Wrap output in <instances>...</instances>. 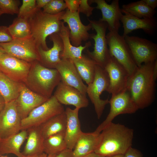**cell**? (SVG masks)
<instances>
[{"mask_svg":"<svg viewBox=\"0 0 157 157\" xmlns=\"http://www.w3.org/2000/svg\"><path fill=\"white\" fill-rule=\"evenodd\" d=\"M154 62L144 63L129 76L127 90L138 109H143L153 102L156 81L153 68Z\"/></svg>","mask_w":157,"mask_h":157,"instance_id":"1","label":"cell"},{"mask_svg":"<svg viewBox=\"0 0 157 157\" xmlns=\"http://www.w3.org/2000/svg\"><path fill=\"white\" fill-rule=\"evenodd\" d=\"M101 139L94 152L105 157L124 155L132 147L133 130L124 125L112 122L100 133Z\"/></svg>","mask_w":157,"mask_h":157,"instance_id":"2","label":"cell"},{"mask_svg":"<svg viewBox=\"0 0 157 157\" xmlns=\"http://www.w3.org/2000/svg\"><path fill=\"white\" fill-rule=\"evenodd\" d=\"M31 63V66L24 83L34 92L48 99L61 81L58 71L56 69L45 67L38 61Z\"/></svg>","mask_w":157,"mask_h":157,"instance_id":"3","label":"cell"},{"mask_svg":"<svg viewBox=\"0 0 157 157\" xmlns=\"http://www.w3.org/2000/svg\"><path fill=\"white\" fill-rule=\"evenodd\" d=\"M65 10L57 14L51 15L37 9L28 18L32 37L38 47L47 50V37L54 33H58L61 27V17Z\"/></svg>","mask_w":157,"mask_h":157,"instance_id":"4","label":"cell"},{"mask_svg":"<svg viewBox=\"0 0 157 157\" xmlns=\"http://www.w3.org/2000/svg\"><path fill=\"white\" fill-rule=\"evenodd\" d=\"M96 34H91L90 39L94 41V50L90 51L87 49L88 56L93 60L97 65L104 68L111 57L108 47L106 33L108 25L105 22L91 20L88 19Z\"/></svg>","mask_w":157,"mask_h":157,"instance_id":"5","label":"cell"},{"mask_svg":"<svg viewBox=\"0 0 157 157\" xmlns=\"http://www.w3.org/2000/svg\"><path fill=\"white\" fill-rule=\"evenodd\" d=\"M106 37L110 55L125 68L130 76L138 67L124 36L118 32H109Z\"/></svg>","mask_w":157,"mask_h":157,"instance_id":"6","label":"cell"},{"mask_svg":"<svg viewBox=\"0 0 157 157\" xmlns=\"http://www.w3.org/2000/svg\"><path fill=\"white\" fill-rule=\"evenodd\" d=\"M65 109L54 96L52 95L45 102L32 110L22 120V130L39 126L50 118L64 112Z\"/></svg>","mask_w":157,"mask_h":157,"instance_id":"7","label":"cell"},{"mask_svg":"<svg viewBox=\"0 0 157 157\" xmlns=\"http://www.w3.org/2000/svg\"><path fill=\"white\" fill-rule=\"evenodd\" d=\"M109 78L104 69L96 65L94 79L88 85L86 94L94 105L98 119L101 118L106 105L109 104L108 99L103 100L100 95L103 92L107 91L109 85Z\"/></svg>","mask_w":157,"mask_h":157,"instance_id":"8","label":"cell"},{"mask_svg":"<svg viewBox=\"0 0 157 157\" xmlns=\"http://www.w3.org/2000/svg\"><path fill=\"white\" fill-rule=\"evenodd\" d=\"M0 46L6 53L19 59L30 63L40 61L38 47L32 36L14 39L9 42L0 43Z\"/></svg>","mask_w":157,"mask_h":157,"instance_id":"9","label":"cell"},{"mask_svg":"<svg viewBox=\"0 0 157 157\" xmlns=\"http://www.w3.org/2000/svg\"><path fill=\"white\" fill-rule=\"evenodd\" d=\"M138 67L144 63L154 62L157 58V44L136 36H124Z\"/></svg>","mask_w":157,"mask_h":157,"instance_id":"10","label":"cell"},{"mask_svg":"<svg viewBox=\"0 0 157 157\" xmlns=\"http://www.w3.org/2000/svg\"><path fill=\"white\" fill-rule=\"evenodd\" d=\"M109 104L110 105L109 113L105 120L94 131L97 133H100L118 115L133 114L139 109L127 90L112 96Z\"/></svg>","mask_w":157,"mask_h":157,"instance_id":"11","label":"cell"},{"mask_svg":"<svg viewBox=\"0 0 157 157\" xmlns=\"http://www.w3.org/2000/svg\"><path fill=\"white\" fill-rule=\"evenodd\" d=\"M31 66V63L6 53L0 56V72L18 83L25 82Z\"/></svg>","mask_w":157,"mask_h":157,"instance_id":"12","label":"cell"},{"mask_svg":"<svg viewBox=\"0 0 157 157\" xmlns=\"http://www.w3.org/2000/svg\"><path fill=\"white\" fill-rule=\"evenodd\" d=\"M104 69L109 78V85L107 92L112 96L127 90L129 75L125 68L113 56Z\"/></svg>","mask_w":157,"mask_h":157,"instance_id":"13","label":"cell"},{"mask_svg":"<svg viewBox=\"0 0 157 157\" xmlns=\"http://www.w3.org/2000/svg\"><path fill=\"white\" fill-rule=\"evenodd\" d=\"M79 13L78 11L71 12L67 9L61 17V20L68 24L70 40L72 44L75 47L81 45L82 42L90 39L91 34L88 31L92 29L90 23L87 25L82 23Z\"/></svg>","mask_w":157,"mask_h":157,"instance_id":"14","label":"cell"},{"mask_svg":"<svg viewBox=\"0 0 157 157\" xmlns=\"http://www.w3.org/2000/svg\"><path fill=\"white\" fill-rule=\"evenodd\" d=\"M22 119L16 109L15 100L6 103L0 113V135L9 137L22 130Z\"/></svg>","mask_w":157,"mask_h":157,"instance_id":"15","label":"cell"},{"mask_svg":"<svg viewBox=\"0 0 157 157\" xmlns=\"http://www.w3.org/2000/svg\"><path fill=\"white\" fill-rule=\"evenodd\" d=\"M48 99L34 92L24 83H21L19 94L15 102L17 110L22 120Z\"/></svg>","mask_w":157,"mask_h":157,"instance_id":"16","label":"cell"},{"mask_svg":"<svg viewBox=\"0 0 157 157\" xmlns=\"http://www.w3.org/2000/svg\"><path fill=\"white\" fill-rule=\"evenodd\" d=\"M89 3L97 4L96 8L100 10L102 17L100 21L106 22L109 32L118 33L120 27V19L123 14L119 6L118 0H113L108 4L104 0H90Z\"/></svg>","mask_w":157,"mask_h":157,"instance_id":"17","label":"cell"},{"mask_svg":"<svg viewBox=\"0 0 157 157\" xmlns=\"http://www.w3.org/2000/svg\"><path fill=\"white\" fill-rule=\"evenodd\" d=\"M53 95L62 104L72 105L80 109L89 105L86 95L61 81L56 87Z\"/></svg>","mask_w":157,"mask_h":157,"instance_id":"18","label":"cell"},{"mask_svg":"<svg viewBox=\"0 0 157 157\" xmlns=\"http://www.w3.org/2000/svg\"><path fill=\"white\" fill-rule=\"evenodd\" d=\"M55 69L60 74L61 81L86 95L87 86L83 83L72 60L61 59Z\"/></svg>","mask_w":157,"mask_h":157,"instance_id":"19","label":"cell"},{"mask_svg":"<svg viewBox=\"0 0 157 157\" xmlns=\"http://www.w3.org/2000/svg\"><path fill=\"white\" fill-rule=\"evenodd\" d=\"M49 36L53 43V47L47 50L38 47L39 62L45 67L55 69L61 60L60 56L63 50V43L59 33H54Z\"/></svg>","mask_w":157,"mask_h":157,"instance_id":"20","label":"cell"},{"mask_svg":"<svg viewBox=\"0 0 157 157\" xmlns=\"http://www.w3.org/2000/svg\"><path fill=\"white\" fill-rule=\"evenodd\" d=\"M122 15L120 21L123 24V36L128 35L133 31L142 29L146 33L153 35L156 29L157 22L154 18L152 19L139 18L126 13Z\"/></svg>","mask_w":157,"mask_h":157,"instance_id":"21","label":"cell"},{"mask_svg":"<svg viewBox=\"0 0 157 157\" xmlns=\"http://www.w3.org/2000/svg\"><path fill=\"white\" fill-rule=\"evenodd\" d=\"M79 109L77 108L72 109L67 107L65 110L67 118L65 139L67 148L72 150L83 132L78 117Z\"/></svg>","mask_w":157,"mask_h":157,"instance_id":"22","label":"cell"},{"mask_svg":"<svg viewBox=\"0 0 157 157\" xmlns=\"http://www.w3.org/2000/svg\"><path fill=\"white\" fill-rule=\"evenodd\" d=\"M101 139L100 133L82 132L72 150L74 157H81L94 152Z\"/></svg>","mask_w":157,"mask_h":157,"instance_id":"23","label":"cell"},{"mask_svg":"<svg viewBox=\"0 0 157 157\" xmlns=\"http://www.w3.org/2000/svg\"><path fill=\"white\" fill-rule=\"evenodd\" d=\"M58 33L63 45V50L60 56L61 59H73L80 58L82 56L83 50L91 46L90 42L86 43L84 46L81 45L78 47H75L73 46L70 40L69 27L65 25L63 22H62L61 29Z\"/></svg>","mask_w":157,"mask_h":157,"instance_id":"24","label":"cell"},{"mask_svg":"<svg viewBox=\"0 0 157 157\" xmlns=\"http://www.w3.org/2000/svg\"><path fill=\"white\" fill-rule=\"evenodd\" d=\"M27 131V141L23 151L24 156L40 155L44 153V138L39 126L30 127Z\"/></svg>","mask_w":157,"mask_h":157,"instance_id":"25","label":"cell"},{"mask_svg":"<svg viewBox=\"0 0 157 157\" xmlns=\"http://www.w3.org/2000/svg\"><path fill=\"white\" fill-rule=\"evenodd\" d=\"M27 136V130H23L16 134L1 139L0 142V156L12 154L17 157L24 156L20 149Z\"/></svg>","mask_w":157,"mask_h":157,"instance_id":"26","label":"cell"},{"mask_svg":"<svg viewBox=\"0 0 157 157\" xmlns=\"http://www.w3.org/2000/svg\"><path fill=\"white\" fill-rule=\"evenodd\" d=\"M82 80L88 85L92 83L94 79L96 64L88 56L82 54L79 58L71 59Z\"/></svg>","mask_w":157,"mask_h":157,"instance_id":"27","label":"cell"},{"mask_svg":"<svg viewBox=\"0 0 157 157\" xmlns=\"http://www.w3.org/2000/svg\"><path fill=\"white\" fill-rule=\"evenodd\" d=\"M67 118L65 111L50 118L40 126L44 139L51 136L65 133Z\"/></svg>","mask_w":157,"mask_h":157,"instance_id":"28","label":"cell"},{"mask_svg":"<svg viewBox=\"0 0 157 157\" xmlns=\"http://www.w3.org/2000/svg\"><path fill=\"white\" fill-rule=\"evenodd\" d=\"M21 83L13 81L0 72V94L6 104L15 100L17 98Z\"/></svg>","mask_w":157,"mask_h":157,"instance_id":"29","label":"cell"},{"mask_svg":"<svg viewBox=\"0 0 157 157\" xmlns=\"http://www.w3.org/2000/svg\"><path fill=\"white\" fill-rule=\"evenodd\" d=\"M122 13H126L139 18L152 19L156 13L147 6L142 1L124 4L121 9Z\"/></svg>","mask_w":157,"mask_h":157,"instance_id":"30","label":"cell"},{"mask_svg":"<svg viewBox=\"0 0 157 157\" xmlns=\"http://www.w3.org/2000/svg\"><path fill=\"white\" fill-rule=\"evenodd\" d=\"M67 148L65 133L57 134L44 139V153L47 155H56Z\"/></svg>","mask_w":157,"mask_h":157,"instance_id":"31","label":"cell"},{"mask_svg":"<svg viewBox=\"0 0 157 157\" xmlns=\"http://www.w3.org/2000/svg\"><path fill=\"white\" fill-rule=\"evenodd\" d=\"M8 27L13 39H22L31 36L28 19L17 17Z\"/></svg>","mask_w":157,"mask_h":157,"instance_id":"32","label":"cell"},{"mask_svg":"<svg viewBox=\"0 0 157 157\" xmlns=\"http://www.w3.org/2000/svg\"><path fill=\"white\" fill-rule=\"evenodd\" d=\"M37 9L36 0H23L22 4L19 8L17 17L28 19Z\"/></svg>","mask_w":157,"mask_h":157,"instance_id":"33","label":"cell"},{"mask_svg":"<svg viewBox=\"0 0 157 157\" xmlns=\"http://www.w3.org/2000/svg\"><path fill=\"white\" fill-rule=\"evenodd\" d=\"M67 8L63 0H51L43 8V11L51 15H56L64 11Z\"/></svg>","mask_w":157,"mask_h":157,"instance_id":"34","label":"cell"},{"mask_svg":"<svg viewBox=\"0 0 157 157\" xmlns=\"http://www.w3.org/2000/svg\"><path fill=\"white\" fill-rule=\"evenodd\" d=\"M19 3L17 0H0V10L4 14H18Z\"/></svg>","mask_w":157,"mask_h":157,"instance_id":"35","label":"cell"},{"mask_svg":"<svg viewBox=\"0 0 157 157\" xmlns=\"http://www.w3.org/2000/svg\"><path fill=\"white\" fill-rule=\"evenodd\" d=\"M94 7L91 6L88 3V0H80V5L78 10L79 13H81L88 17L92 13Z\"/></svg>","mask_w":157,"mask_h":157,"instance_id":"36","label":"cell"},{"mask_svg":"<svg viewBox=\"0 0 157 157\" xmlns=\"http://www.w3.org/2000/svg\"><path fill=\"white\" fill-rule=\"evenodd\" d=\"M13 39L8 27L3 26H0V43L9 42Z\"/></svg>","mask_w":157,"mask_h":157,"instance_id":"37","label":"cell"},{"mask_svg":"<svg viewBox=\"0 0 157 157\" xmlns=\"http://www.w3.org/2000/svg\"><path fill=\"white\" fill-rule=\"evenodd\" d=\"M67 8L70 12L75 13L78 11L80 0H65Z\"/></svg>","mask_w":157,"mask_h":157,"instance_id":"38","label":"cell"},{"mask_svg":"<svg viewBox=\"0 0 157 157\" xmlns=\"http://www.w3.org/2000/svg\"><path fill=\"white\" fill-rule=\"evenodd\" d=\"M124 157H143L141 152L138 150L130 147L124 155Z\"/></svg>","mask_w":157,"mask_h":157,"instance_id":"39","label":"cell"},{"mask_svg":"<svg viewBox=\"0 0 157 157\" xmlns=\"http://www.w3.org/2000/svg\"><path fill=\"white\" fill-rule=\"evenodd\" d=\"M55 157H74L72 150L66 149L57 154Z\"/></svg>","mask_w":157,"mask_h":157,"instance_id":"40","label":"cell"},{"mask_svg":"<svg viewBox=\"0 0 157 157\" xmlns=\"http://www.w3.org/2000/svg\"><path fill=\"white\" fill-rule=\"evenodd\" d=\"M149 7L155 10L157 6V0H142Z\"/></svg>","mask_w":157,"mask_h":157,"instance_id":"41","label":"cell"},{"mask_svg":"<svg viewBox=\"0 0 157 157\" xmlns=\"http://www.w3.org/2000/svg\"><path fill=\"white\" fill-rule=\"evenodd\" d=\"M51 0H36V7L37 9H41L43 8Z\"/></svg>","mask_w":157,"mask_h":157,"instance_id":"42","label":"cell"},{"mask_svg":"<svg viewBox=\"0 0 157 157\" xmlns=\"http://www.w3.org/2000/svg\"><path fill=\"white\" fill-rule=\"evenodd\" d=\"M153 75L154 78L156 80L157 77V60L154 62L153 68Z\"/></svg>","mask_w":157,"mask_h":157,"instance_id":"43","label":"cell"},{"mask_svg":"<svg viewBox=\"0 0 157 157\" xmlns=\"http://www.w3.org/2000/svg\"><path fill=\"white\" fill-rule=\"evenodd\" d=\"M5 104L4 99L0 94V113L3 108Z\"/></svg>","mask_w":157,"mask_h":157,"instance_id":"44","label":"cell"},{"mask_svg":"<svg viewBox=\"0 0 157 157\" xmlns=\"http://www.w3.org/2000/svg\"><path fill=\"white\" fill-rule=\"evenodd\" d=\"M81 157H105L93 152Z\"/></svg>","mask_w":157,"mask_h":157,"instance_id":"45","label":"cell"},{"mask_svg":"<svg viewBox=\"0 0 157 157\" xmlns=\"http://www.w3.org/2000/svg\"><path fill=\"white\" fill-rule=\"evenodd\" d=\"M47 155V154L44 153H43L38 155H35L30 156H24L23 157H45Z\"/></svg>","mask_w":157,"mask_h":157,"instance_id":"46","label":"cell"},{"mask_svg":"<svg viewBox=\"0 0 157 157\" xmlns=\"http://www.w3.org/2000/svg\"><path fill=\"white\" fill-rule=\"evenodd\" d=\"M5 53H6V52L5 50L0 46V56Z\"/></svg>","mask_w":157,"mask_h":157,"instance_id":"47","label":"cell"},{"mask_svg":"<svg viewBox=\"0 0 157 157\" xmlns=\"http://www.w3.org/2000/svg\"><path fill=\"white\" fill-rule=\"evenodd\" d=\"M106 157H124V156L123 155H118Z\"/></svg>","mask_w":157,"mask_h":157,"instance_id":"48","label":"cell"},{"mask_svg":"<svg viewBox=\"0 0 157 157\" xmlns=\"http://www.w3.org/2000/svg\"><path fill=\"white\" fill-rule=\"evenodd\" d=\"M56 154L47 155L45 157H55Z\"/></svg>","mask_w":157,"mask_h":157,"instance_id":"49","label":"cell"},{"mask_svg":"<svg viewBox=\"0 0 157 157\" xmlns=\"http://www.w3.org/2000/svg\"><path fill=\"white\" fill-rule=\"evenodd\" d=\"M4 13L0 10V17L3 14H4Z\"/></svg>","mask_w":157,"mask_h":157,"instance_id":"50","label":"cell"},{"mask_svg":"<svg viewBox=\"0 0 157 157\" xmlns=\"http://www.w3.org/2000/svg\"><path fill=\"white\" fill-rule=\"evenodd\" d=\"M0 157H7V156H1Z\"/></svg>","mask_w":157,"mask_h":157,"instance_id":"51","label":"cell"},{"mask_svg":"<svg viewBox=\"0 0 157 157\" xmlns=\"http://www.w3.org/2000/svg\"><path fill=\"white\" fill-rule=\"evenodd\" d=\"M1 139H1V136L0 135V142H1Z\"/></svg>","mask_w":157,"mask_h":157,"instance_id":"52","label":"cell"}]
</instances>
